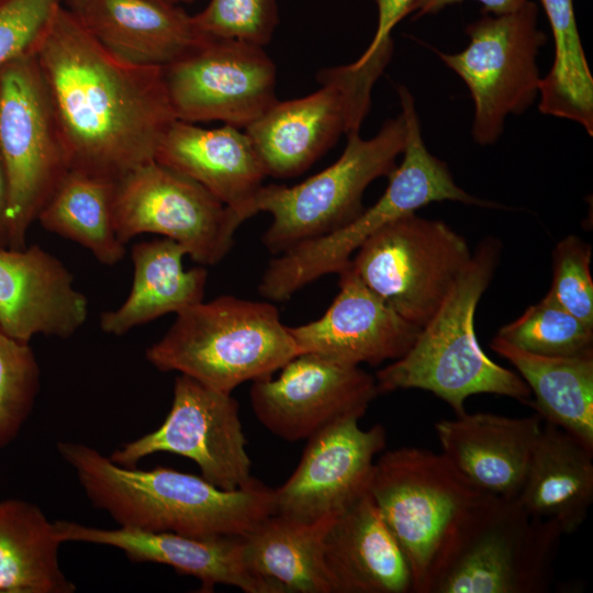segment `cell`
<instances>
[{"label":"cell","mask_w":593,"mask_h":593,"mask_svg":"<svg viewBox=\"0 0 593 593\" xmlns=\"http://www.w3.org/2000/svg\"><path fill=\"white\" fill-rule=\"evenodd\" d=\"M591 245L577 235L562 238L552 250L549 293L568 312L593 326Z\"/></svg>","instance_id":"35"},{"label":"cell","mask_w":593,"mask_h":593,"mask_svg":"<svg viewBox=\"0 0 593 593\" xmlns=\"http://www.w3.org/2000/svg\"><path fill=\"white\" fill-rule=\"evenodd\" d=\"M154 160L200 183L242 222L256 215V198L267 174L250 138L240 128L227 124L203 128L176 120Z\"/></svg>","instance_id":"21"},{"label":"cell","mask_w":593,"mask_h":593,"mask_svg":"<svg viewBox=\"0 0 593 593\" xmlns=\"http://www.w3.org/2000/svg\"><path fill=\"white\" fill-rule=\"evenodd\" d=\"M184 248L161 238L135 244L132 289L120 307L100 315V328L121 336L131 329L203 300L208 271L183 268Z\"/></svg>","instance_id":"26"},{"label":"cell","mask_w":593,"mask_h":593,"mask_svg":"<svg viewBox=\"0 0 593 593\" xmlns=\"http://www.w3.org/2000/svg\"><path fill=\"white\" fill-rule=\"evenodd\" d=\"M465 0H417L411 14L414 19L432 15L440 12L445 8L461 3ZM483 8V13L500 15L513 12L523 7L529 0H475Z\"/></svg>","instance_id":"38"},{"label":"cell","mask_w":593,"mask_h":593,"mask_svg":"<svg viewBox=\"0 0 593 593\" xmlns=\"http://www.w3.org/2000/svg\"><path fill=\"white\" fill-rule=\"evenodd\" d=\"M501 242L484 238L457 277L439 309L421 327L411 348L376 373L379 394L396 390L429 391L466 412V400L496 394L528 404L532 392L516 372L494 362L480 347L474 313L501 257Z\"/></svg>","instance_id":"3"},{"label":"cell","mask_w":593,"mask_h":593,"mask_svg":"<svg viewBox=\"0 0 593 593\" xmlns=\"http://www.w3.org/2000/svg\"><path fill=\"white\" fill-rule=\"evenodd\" d=\"M234 38H204L163 67L177 120L221 121L246 128L277 101V71L262 48Z\"/></svg>","instance_id":"15"},{"label":"cell","mask_w":593,"mask_h":593,"mask_svg":"<svg viewBox=\"0 0 593 593\" xmlns=\"http://www.w3.org/2000/svg\"><path fill=\"white\" fill-rule=\"evenodd\" d=\"M358 422H337L307 439L295 470L273 490L276 514L313 523L337 516L369 491L387 430L381 424L361 428Z\"/></svg>","instance_id":"17"},{"label":"cell","mask_w":593,"mask_h":593,"mask_svg":"<svg viewBox=\"0 0 593 593\" xmlns=\"http://www.w3.org/2000/svg\"><path fill=\"white\" fill-rule=\"evenodd\" d=\"M114 182L69 170L38 214L43 228L87 248L99 262H120L125 245L113 217Z\"/></svg>","instance_id":"30"},{"label":"cell","mask_w":593,"mask_h":593,"mask_svg":"<svg viewBox=\"0 0 593 593\" xmlns=\"http://www.w3.org/2000/svg\"><path fill=\"white\" fill-rule=\"evenodd\" d=\"M86 1L87 0H65L64 2L67 3V7L69 9L77 12L82 8V5L86 3Z\"/></svg>","instance_id":"40"},{"label":"cell","mask_w":593,"mask_h":593,"mask_svg":"<svg viewBox=\"0 0 593 593\" xmlns=\"http://www.w3.org/2000/svg\"><path fill=\"white\" fill-rule=\"evenodd\" d=\"M76 13L110 53L135 65L165 67L206 38L192 15L159 0H87Z\"/></svg>","instance_id":"24"},{"label":"cell","mask_w":593,"mask_h":593,"mask_svg":"<svg viewBox=\"0 0 593 593\" xmlns=\"http://www.w3.org/2000/svg\"><path fill=\"white\" fill-rule=\"evenodd\" d=\"M555 42L553 63L541 78L539 111L567 119L593 135V78L585 58L573 0H539Z\"/></svg>","instance_id":"31"},{"label":"cell","mask_w":593,"mask_h":593,"mask_svg":"<svg viewBox=\"0 0 593 593\" xmlns=\"http://www.w3.org/2000/svg\"><path fill=\"white\" fill-rule=\"evenodd\" d=\"M55 525L61 542L114 547L132 562L169 566L178 573L197 578L201 582V592H212L216 584H224L246 593H279L273 584L247 568L243 537L204 539L171 532L105 529L71 521H56Z\"/></svg>","instance_id":"20"},{"label":"cell","mask_w":593,"mask_h":593,"mask_svg":"<svg viewBox=\"0 0 593 593\" xmlns=\"http://www.w3.org/2000/svg\"><path fill=\"white\" fill-rule=\"evenodd\" d=\"M537 414L508 417L462 413L439 419L435 432L441 454L485 493L516 499L541 430Z\"/></svg>","instance_id":"22"},{"label":"cell","mask_w":593,"mask_h":593,"mask_svg":"<svg viewBox=\"0 0 593 593\" xmlns=\"http://www.w3.org/2000/svg\"><path fill=\"white\" fill-rule=\"evenodd\" d=\"M192 20L210 38H234L264 46L279 22L277 0H210Z\"/></svg>","instance_id":"34"},{"label":"cell","mask_w":593,"mask_h":593,"mask_svg":"<svg viewBox=\"0 0 593 593\" xmlns=\"http://www.w3.org/2000/svg\"><path fill=\"white\" fill-rule=\"evenodd\" d=\"M65 0H0V68L34 53L47 23Z\"/></svg>","instance_id":"36"},{"label":"cell","mask_w":593,"mask_h":593,"mask_svg":"<svg viewBox=\"0 0 593 593\" xmlns=\"http://www.w3.org/2000/svg\"><path fill=\"white\" fill-rule=\"evenodd\" d=\"M490 348L510 361L528 385L535 399L527 405L593 452V351L542 356L496 336Z\"/></svg>","instance_id":"27"},{"label":"cell","mask_w":593,"mask_h":593,"mask_svg":"<svg viewBox=\"0 0 593 593\" xmlns=\"http://www.w3.org/2000/svg\"><path fill=\"white\" fill-rule=\"evenodd\" d=\"M562 536L516 499L484 493L461 521L432 593L548 592Z\"/></svg>","instance_id":"7"},{"label":"cell","mask_w":593,"mask_h":593,"mask_svg":"<svg viewBox=\"0 0 593 593\" xmlns=\"http://www.w3.org/2000/svg\"><path fill=\"white\" fill-rule=\"evenodd\" d=\"M378 11V23L374 35L357 59L359 61L368 58L376 48L385 40L391 38V32L395 25L406 15L411 14L417 0H374Z\"/></svg>","instance_id":"37"},{"label":"cell","mask_w":593,"mask_h":593,"mask_svg":"<svg viewBox=\"0 0 593 593\" xmlns=\"http://www.w3.org/2000/svg\"><path fill=\"white\" fill-rule=\"evenodd\" d=\"M55 522L35 504L0 501V593H74L58 559Z\"/></svg>","instance_id":"29"},{"label":"cell","mask_w":593,"mask_h":593,"mask_svg":"<svg viewBox=\"0 0 593 593\" xmlns=\"http://www.w3.org/2000/svg\"><path fill=\"white\" fill-rule=\"evenodd\" d=\"M278 378L254 381L249 391L258 421L287 441L309 439L345 419H360L379 394L374 377L316 354H299Z\"/></svg>","instance_id":"16"},{"label":"cell","mask_w":593,"mask_h":593,"mask_svg":"<svg viewBox=\"0 0 593 593\" xmlns=\"http://www.w3.org/2000/svg\"><path fill=\"white\" fill-rule=\"evenodd\" d=\"M88 300L64 264L37 245L0 246V327L30 344L38 334L68 338L87 321Z\"/></svg>","instance_id":"19"},{"label":"cell","mask_w":593,"mask_h":593,"mask_svg":"<svg viewBox=\"0 0 593 593\" xmlns=\"http://www.w3.org/2000/svg\"><path fill=\"white\" fill-rule=\"evenodd\" d=\"M340 157L329 167L295 186L267 184L260 189L256 214L268 212L272 222L261 237L273 255L333 233L354 221L363 210L367 187L389 177L403 153L406 125L400 113L365 139L350 133Z\"/></svg>","instance_id":"8"},{"label":"cell","mask_w":593,"mask_h":593,"mask_svg":"<svg viewBox=\"0 0 593 593\" xmlns=\"http://www.w3.org/2000/svg\"><path fill=\"white\" fill-rule=\"evenodd\" d=\"M369 491L407 561L413 593H432L450 542L485 493L441 452L401 447L373 465Z\"/></svg>","instance_id":"6"},{"label":"cell","mask_w":593,"mask_h":593,"mask_svg":"<svg viewBox=\"0 0 593 593\" xmlns=\"http://www.w3.org/2000/svg\"><path fill=\"white\" fill-rule=\"evenodd\" d=\"M145 357L160 371H178L224 393L272 377L299 355L289 326L269 302L222 295L178 313Z\"/></svg>","instance_id":"4"},{"label":"cell","mask_w":593,"mask_h":593,"mask_svg":"<svg viewBox=\"0 0 593 593\" xmlns=\"http://www.w3.org/2000/svg\"><path fill=\"white\" fill-rule=\"evenodd\" d=\"M333 593H407L404 553L370 491L334 517L324 538Z\"/></svg>","instance_id":"23"},{"label":"cell","mask_w":593,"mask_h":593,"mask_svg":"<svg viewBox=\"0 0 593 593\" xmlns=\"http://www.w3.org/2000/svg\"><path fill=\"white\" fill-rule=\"evenodd\" d=\"M232 393L210 389L180 374L174 383L171 407L155 430L124 443L109 457L124 467H136L156 452H170L197 463L201 477L223 490L249 484L251 460Z\"/></svg>","instance_id":"14"},{"label":"cell","mask_w":593,"mask_h":593,"mask_svg":"<svg viewBox=\"0 0 593 593\" xmlns=\"http://www.w3.org/2000/svg\"><path fill=\"white\" fill-rule=\"evenodd\" d=\"M34 56L70 170L115 182L155 159L177 120L163 67L127 63L61 4Z\"/></svg>","instance_id":"1"},{"label":"cell","mask_w":593,"mask_h":593,"mask_svg":"<svg viewBox=\"0 0 593 593\" xmlns=\"http://www.w3.org/2000/svg\"><path fill=\"white\" fill-rule=\"evenodd\" d=\"M9 182L0 156V246L2 247H9Z\"/></svg>","instance_id":"39"},{"label":"cell","mask_w":593,"mask_h":593,"mask_svg":"<svg viewBox=\"0 0 593 593\" xmlns=\"http://www.w3.org/2000/svg\"><path fill=\"white\" fill-rule=\"evenodd\" d=\"M532 516L577 532L593 502V452L563 429L545 422L516 497Z\"/></svg>","instance_id":"25"},{"label":"cell","mask_w":593,"mask_h":593,"mask_svg":"<svg viewBox=\"0 0 593 593\" xmlns=\"http://www.w3.org/2000/svg\"><path fill=\"white\" fill-rule=\"evenodd\" d=\"M337 275L339 292L326 312L315 321L289 327L299 354H316L353 366H379L401 358L421 327L370 290L350 264Z\"/></svg>","instance_id":"18"},{"label":"cell","mask_w":593,"mask_h":593,"mask_svg":"<svg viewBox=\"0 0 593 593\" xmlns=\"http://www.w3.org/2000/svg\"><path fill=\"white\" fill-rule=\"evenodd\" d=\"M393 51L391 37L362 61L322 69L320 89L303 98L278 100L246 127L267 176H298L340 135L359 132L370 110L372 89Z\"/></svg>","instance_id":"9"},{"label":"cell","mask_w":593,"mask_h":593,"mask_svg":"<svg viewBox=\"0 0 593 593\" xmlns=\"http://www.w3.org/2000/svg\"><path fill=\"white\" fill-rule=\"evenodd\" d=\"M334 517L313 523L276 513L265 517L242 538L247 568L279 593H333L324 538Z\"/></svg>","instance_id":"28"},{"label":"cell","mask_w":593,"mask_h":593,"mask_svg":"<svg viewBox=\"0 0 593 593\" xmlns=\"http://www.w3.org/2000/svg\"><path fill=\"white\" fill-rule=\"evenodd\" d=\"M471 255L467 240L445 222L410 213L369 236L349 264L399 315L422 327Z\"/></svg>","instance_id":"12"},{"label":"cell","mask_w":593,"mask_h":593,"mask_svg":"<svg viewBox=\"0 0 593 593\" xmlns=\"http://www.w3.org/2000/svg\"><path fill=\"white\" fill-rule=\"evenodd\" d=\"M159 1H164V2H167V3L179 5L181 3H188V2L195 1V0H159Z\"/></svg>","instance_id":"41"},{"label":"cell","mask_w":593,"mask_h":593,"mask_svg":"<svg viewBox=\"0 0 593 593\" xmlns=\"http://www.w3.org/2000/svg\"><path fill=\"white\" fill-rule=\"evenodd\" d=\"M113 217L124 245L139 234L163 235L204 266L228 254L243 223L200 183L156 160L114 182Z\"/></svg>","instance_id":"13"},{"label":"cell","mask_w":593,"mask_h":593,"mask_svg":"<svg viewBox=\"0 0 593 593\" xmlns=\"http://www.w3.org/2000/svg\"><path fill=\"white\" fill-rule=\"evenodd\" d=\"M538 15L530 0L510 13H483L466 26L469 44L463 51L437 52L469 89L474 105L471 135L480 146L493 145L506 118L524 113L539 96L537 58L547 35Z\"/></svg>","instance_id":"10"},{"label":"cell","mask_w":593,"mask_h":593,"mask_svg":"<svg viewBox=\"0 0 593 593\" xmlns=\"http://www.w3.org/2000/svg\"><path fill=\"white\" fill-rule=\"evenodd\" d=\"M0 156L7 172L9 248L26 234L70 170L34 53L0 68Z\"/></svg>","instance_id":"11"},{"label":"cell","mask_w":593,"mask_h":593,"mask_svg":"<svg viewBox=\"0 0 593 593\" xmlns=\"http://www.w3.org/2000/svg\"><path fill=\"white\" fill-rule=\"evenodd\" d=\"M41 371L30 344L0 327V450L11 444L32 413Z\"/></svg>","instance_id":"33"},{"label":"cell","mask_w":593,"mask_h":593,"mask_svg":"<svg viewBox=\"0 0 593 593\" xmlns=\"http://www.w3.org/2000/svg\"><path fill=\"white\" fill-rule=\"evenodd\" d=\"M396 92L406 125V141L402 163L390 174L384 193L346 226L300 243L271 259L258 286L262 298L286 301L321 277L338 273L379 228L432 202L500 208L468 193L455 182L447 164L430 154L424 143L412 93L403 85L396 87Z\"/></svg>","instance_id":"5"},{"label":"cell","mask_w":593,"mask_h":593,"mask_svg":"<svg viewBox=\"0 0 593 593\" xmlns=\"http://www.w3.org/2000/svg\"><path fill=\"white\" fill-rule=\"evenodd\" d=\"M496 337L525 351L542 356H577L593 351V326L588 325L547 292Z\"/></svg>","instance_id":"32"},{"label":"cell","mask_w":593,"mask_h":593,"mask_svg":"<svg viewBox=\"0 0 593 593\" xmlns=\"http://www.w3.org/2000/svg\"><path fill=\"white\" fill-rule=\"evenodd\" d=\"M57 450L90 503L120 527L204 539L245 537L275 513L273 490L255 478L228 491L171 468L120 466L81 443L58 441Z\"/></svg>","instance_id":"2"}]
</instances>
